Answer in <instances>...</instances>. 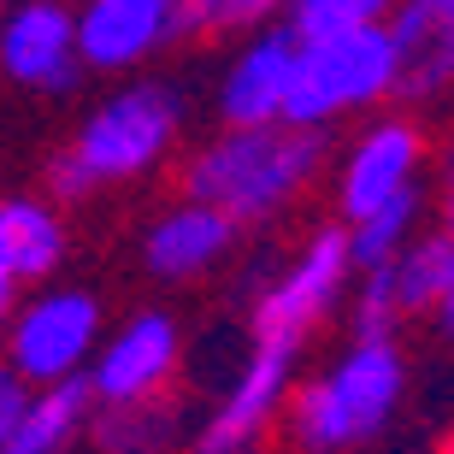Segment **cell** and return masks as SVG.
Listing matches in <instances>:
<instances>
[{
  "mask_svg": "<svg viewBox=\"0 0 454 454\" xmlns=\"http://www.w3.org/2000/svg\"><path fill=\"white\" fill-rule=\"evenodd\" d=\"M395 278H402L407 319L413 313H437L442 295L454 289V231L449 224L431 231V236H413L402 248V260H395Z\"/></svg>",
  "mask_w": 454,
  "mask_h": 454,
  "instance_id": "18",
  "label": "cell"
},
{
  "mask_svg": "<svg viewBox=\"0 0 454 454\" xmlns=\"http://www.w3.org/2000/svg\"><path fill=\"white\" fill-rule=\"evenodd\" d=\"M177 35V0H83L77 42L89 71H136Z\"/></svg>",
  "mask_w": 454,
  "mask_h": 454,
  "instance_id": "12",
  "label": "cell"
},
{
  "mask_svg": "<svg viewBox=\"0 0 454 454\" xmlns=\"http://www.w3.org/2000/svg\"><path fill=\"white\" fill-rule=\"evenodd\" d=\"M389 30L402 42V95H437L454 77V0H402Z\"/></svg>",
  "mask_w": 454,
  "mask_h": 454,
  "instance_id": "16",
  "label": "cell"
},
{
  "mask_svg": "<svg viewBox=\"0 0 454 454\" xmlns=\"http://www.w3.org/2000/svg\"><path fill=\"white\" fill-rule=\"evenodd\" d=\"M442 224L454 231V177H449V189H442Z\"/></svg>",
  "mask_w": 454,
  "mask_h": 454,
  "instance_id": "24",
  "label": "cell"
},
{
  "mask_svg": "<svg viewBox=\"0 0 454 454\" xmlns=\"http://www.w3.org/2000/svg\"><path fill=\"white\" fill-rule=\"evenodd\" d=\"M437 325H442V337L454 342V289H449V295H442V307H437Z\"/></svg>",
  "mask_w": 454,
  "mask_h": 454,
  "instance_id": "23",
  "label": "cell"
},
{
  "mask_svg": "<svg viewBox=\"0 0 454 454\" xmlns=\"http://www.w3.org/2000/svg\"><path fill=\"white\" fill-rule=\"evenodd\" d=\"M66 260V224L48 201L12 195L0 207V301L18 307V289L53 278Z\"/></svg>",
  "mask_w": 454,
  "mask_h": 454,
  "instance_id": "14",
  "label": "cell"
},
{
  "mask_svg": "<svg viewBox=\"0 0 454 454\" xmlns=\"http://www.w3.org/2000/svg\"><path fill=\"white\" fill-rule=\"evenodd\" d=\"M413 219H419V189H402L395 201H384L378 213L354 219L348 236H354V266L372 271V266H389L402 260V248L413 242Z\"/></svg>",
  "mask_w": 454,
  "mask_h": 454,
  "instance_id": "19",
  "label": "cell"
},
{
  "mask_svg": "<svg viewBox=\"0 0 454 454\" xmlns=\"http://www.w3.org/2000/svg\"><path fill=\"white\" fill-rule=\"evenodd\" d=\"M295 59H301V35L289 24H271L266 35H254L219 83V118L224 124H278V118H289Z\"/></svg>",
  "mask_w": 454,
  "mask_h": 454,
  "instance_id": "11",
  "label": "cell"
},
{
  "mask_svg": "<svg viewBox=\"0 0 454 454\" xmlns=\"http://www.w3.org/2000/svg\"><path fill=\"white\" fill-rule=\"evenodd\" d=\"M95 454H177V413L160 395L148 402H101L89 419Z\"/></svg>",
  "mask_w": 454,
  "mask_h": 454,
  "instance_id": "17",
  "label": "cell"
},
{
  "mask_svg": "<svg viewBox=\"0 0 454 454\" xmlns=\"http://www.w3.org/2000/svg\"><path fill=\"white\" fill-rule=\"evenodd\" d=\"M295 360H301V337L260 331L248 366L236 372V384L224 389V402L213 407V419L201 425V437L189 442V454H254L260 449L271 419L295 395Z\"/></svg>",
  "mask_w": 454,
  "mask_h": 454,
  "instance_id": "6",
  "label": "cell"
},
{
  "mask_svg": "<svg viewBox=\"0 0 454 454\" xmlns=\"http://www.w3.org/2000/svg\"><path fill=\"white\" fill-rule=\"evenodd\" d=\"M402 42L389 24H366V30H342L301 42L295 59V89H289V124H337L342 113H366L384 95H402Z\"/></svg>",
  "mask_w": 454,
  "mask_h": 454,
  "instance_id": "3",
  "label": "cell"
},
{
  "mask_svg": "<svg viewBox=\"0 0 454 454\" xmlns=\"http://www.w3.org/2000/svg\"><path fill=\"white\" fill-rule=\"evenodd\" d=\"M177 124H184V101L171 95L166 83H130L106 95L95 113L77 124L66 148L83 160V171L101 184H130L142 171H153L177 142Z\"/></svg>",
  "mask_w": 454,
  "mask_h": 454,
  "instance_id": "4",
  "label": "cell"
},
{
  "mask_svg": "<svg viewBox=\"0 0 454 454\" xmlns=\"http://www.w3.org/2000/svg\"><path fill=\"white\" fill-rule=\"evenodd\" d=\"M325 160V130L313 124H224L184 171V189L195 201L224 207L231 219H271L284 213Z\"/></svg>",
  "mask_w": 454,
  "mask_h": 454,
  "instance_id": "1",
  "label": "cell"
},
{
  "mask_svg": "<svg viewBox=\"0 0 454 454\" xmlns=\"http://www.w3.org/2000/svg\"><path fill=\"white\" fill-rule=\"evenodd\" d=\"M407 366L395 354V337H354L331 372L295 384L284 407V431L295 454H348L372 442L402 402Z\"/></svg>",
  "mask_w": 454,
  "mask_h": 454,
  "instance_id": "2",
  "label": "cell"
},
{
  "mask_svg": "<svg viewBox=\"0 0 454 454\" xmlns=\"http://www.w3.org/2000/svg\"><path fill=\"white\" fill-rule=\"evenodd\" d=\"M289 0H177V35H224L271 24Z\"/></svg>",
  "mask_w": 454,
  "mask_h": 454,
  "instance_id": "21",
  "label": "cell"
},
{
  "mask_svg": "<svg viewBox=\"0 0 454 454\" xmlns=\"http://www.w3.org/2000/svg\"><path fill=\"white\" fill-rule=\"evenodd\" d=\"M236 224H242V219H231L224 207L195 201V195H189L184 207H171V213L153 219L148 242H142V260H148V271H153V278H166V284L207 278V271L231 254Z\"/></svg>",
  "mask_w": 454,
  "mask_h": 454,
  "instance_id": "13",
  "label": "cell"
},
{
  "mask_svg": "<svg viewBox=\"0 0 454 454\" xmlns=\"http://www.w3.org/2000/svg\"><path fill=\"white\" fill-rule=\"evenodd\" d=\"M449 454H454V449H449Z\"/></svg>",
  "mask_w": 454,
  "mask_h": 454,
  "instance_id": "25",
  "label": "cell"
},
{
  "mask_svg": "<svg viewBox=\"0 0 454 454\" xmlns=\"http://www.w3.org/2000/svg\"><path fill=\"white\" fill-rule=\"evenodd\" d=\"M184 366V331L171 313H130L113 337H101L89 384L101 402H148L166 395V384Z\"/></svg>",
  "mask_w": 454,
  "mask_h": 454,
  "instance_id": "9",
  "label": "cell"
},
{
  "mask_svg": "<svg viewBox=\"0 0 454 454\" xmlns=\"http://www.w3.org/2000/svg\"><path fill=\"white\" fill-rule=\"evenodd\" d=\"M419 166H425V136L407 118H378L360 130V142L342 160L337 177V207L342 219H366L384 201H395L402 189H419Z\"/></svg>",
  "mask_w": 454,
  "mask_h": 454,
  "instance_id": "10",
  "label": "cell"
},
{
  "mask_svg": "<svg viewBox=\"0 0 454 454\" xmlns=\"http://www.w3.org/2000/svg\"><path fill=\"white\" fill-rule=\"evenodd\" d=\"M360 278H366V284H360V301H354V337H395V325L407 319L395 260H389V266L360 271Z\"/></svg>",
  "mask_w": 454,
  "mask_h": 454,
  "instance_id": "22",
  "label": "cell"
},
{
  "mask_svg": "<svg viewBox=\"0 0 454 454\" xmlns=\"http://www.w3.org/2000/svg\"><path fill=\"white\" fill-rule=\"evenodd\" d=\"M101 348V301L83 289H35L6 325V366L30 384L83 378Z\"/></svg>",
  "mask_w": 454,
  "mask_h": 454,
  "instance_id": "5",
  "label": "cell"
},
{
  "mask_svg": "<svg viewBox=\"0 0 454 454\" xmlns=\"http://www.w3.org/2000/svg\"><path fill=\"white\" fill-rule=\"evenodd\" d=\"M95 384L83 378H59V384H35L30 407L12 431H0V454H71V442L95 419Z\"/></svg>",
  "mask_w": 454,
  "mask_h": 454,
  "instance_id": "15",
  "label": "cell"
},
{
  "mask_svg": "<svg viewBox=\"0 0 454 454\" xmlns=\"http://www.w3.org/2000/svg\"><path fill=\"white\" fill-rule=\"evenodd\" d=\"M402 0H289L284 24L301 42H319V35H342V30H366V24H389Z\"/></svg>",
  "mask_w": 454,
  "mask_h": 454,
  "instance_id": "20",
  "label": "cell"
},
{
  "mask_svg": "<svg viewBox=\"0 0 454 454\" xmlns=\"http://www.w3.org/2000/svg\"><path fill=\"white\" fill-rule=\"evenodd\" d=\"M348 271H360L354 266L348 224H325V231H313L307 248L295 254V266L260 295V307H254V337H260V331H278V337H301L307 342V331L337 307Z\"/></svg>",
  "mask_w": 454,
  "mask_h": 454,
  "instance_id": "7",
  "label": "cell"
},
{
  "mask_svg": "<svg viewBox=\"0 0 454 454\" xmlns=\"http://www.w3.org/2000/svg\"><path fill=\"white\" fill-rule=\"evenodd\" d=\"M0 66L18 89H48L66 95L89 71L83 42H77V12L59 0H24L0 24Z\"/></svg>",
  "mask_w": 454,
  "mask_h": 454,
  "instance_id": "8",
  "label": "cell"
}]
</instances>
